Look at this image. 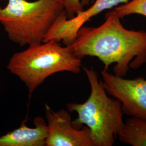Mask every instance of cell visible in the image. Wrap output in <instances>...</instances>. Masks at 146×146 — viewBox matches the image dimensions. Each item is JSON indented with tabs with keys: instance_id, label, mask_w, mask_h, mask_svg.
<instances>
[{
	"instance_id": "1",
	"label": "cell",
	"mask_w": 146,
	"mask_h": 146,
	"mask_svg": "<svg viewBox=\"0 0 146 146\" xmlns=\"http://www.w3.org/2000/svg\"><path fill=\"white\" fill-rule=\"evenodd\" d=\"M114 10L106 15L99 26H82L68 47L74 55L98 58L105 69L115 63L114 75L125 77L130 69H137L146 63V31L125 28Z\"/></svg>"
},
{
	"instance_id": "2",
	"label": "cell",
	"mask_w": 146,
	"mask_h": 146,
	"mask_svg": "<svg viewBox=\"0 0 146 146\" xmlns=\"http://www.w3.org/2000/svg\"><path fill=\"white\" fill-rule=\"evenodd\" d=\"M82 68L90 86V94L83 104H67L69 112L78 115L72 125L77 128L87 126L95 146H112L124 124L122 104L119 100L108 96L93 68Z\"/></svg>"
},
{
	"instance_id": "3",
	"label": "cell",
	"mask_w": 146,
	"mask_h": 146,
	"mask_svg": "<svg viewBox=\"0 0 146 146\" xmlns=\"http://www.w3.org/2000/svg\"><path fill=\"white\" fill-rule=\"evenodd\" d=\"M82 60L76 57L68 46L49 40L29 45L25 50L14 53L7 68L26 86L29 98L48 77L55 73L81 71Z\"/></svg>"
},
{
	"instance_id": "4",
	"label": "cell",
	"mask_w": 146,
	"mask_h": 146,
	"mask_svg": "<svg viewBox=\"0 0 146 146\" xmlns=\"http://www.w3.org/2000/svg\"><path fill=\"white\" fill-rule=\"evenodd\" d=\"M0 7V23L9 40L24 46L43 42L58 19L66 13L61 0H8Z\"/></svg>"
},
{
	"instance_id": "5",
	"label": "cell",
	"mask_w": 146,
	"mask_h": 146,
	"mask_svg": "<svg viewBox=\"0 0 146 146\" xmlns=\"http://www.w3.org/2000/svg\"><path fill=\"white\" fill-rule=\"evenodd\" d=\"M102 84L107 93L119 100L123 113L146 119V79H126L101 71Z\"/></svg>"
},
{
	"instance_id": "6",
	"label": "cell",
	"mask_w": 146,
	"mask_h": 146,
	"mask_svg": "<svg viewBox=\"0 0 146 146\" xmlns=\"http://www.w3.org/2000/svg\"><path fill=\"white\" fill-rule=\"evenodd\" d=\"M47 137L46 146H95L90 131L87 126L77 128L72 125L69 111H53L45 104Z\"/></svg>"
},
{
	"instance_id": "7",
	"label": "cell",
	"mask_w": 146,
	"mask_h": 146,
	"mask_svg": "<svg viewBox=\"0 0 146 146\" xmlns=\"http://www.w3.org/2000/svg\"><path fill=\"white\" fill-rule=\"evenodd\" d=\"M131 0H95L94 4L87 10H84L76 16L68 19L66 13L61 16L50 30L43 42L49 40L62 41L66 46H69L76 36L80 28L103 11L110 9L121 3H125Z\"/></svg>"
},
{
	"instance_id": "8",
	"label": "cell",
	"mask_w": 146,
	"mask_h": 146,
	"mask_svg": "<svg viewBox=\"0 0 146 146\" xmlns=\"http://www.w3.org/2000/svg\"><path fill=\"white\" fill-rule=\"evenodd\" d=\"M34 128L26 124V120L20 126L0 136V146H45L47 137V125L42 117L34 120Z\"/></svg>"
},
{
	"instance_id": "9",
	"label": "cell",
	"mask_w": 146,
	"mask_h": 146,
	"mask_svg": "<svg viewBox=\"0 0 146 146\" xmlns=\"http://www.w3.org/2000/svg\"><path fill=\"white\" fill-rule=\"evenodd\" d=\"M117 136L120 141L133 146H146V119L132 116L128 119Z\"/></svg>"
},
{
	"instance_id": "10",
	"label": "cell",
	"mask_w": 146,
	"mask_h": 146,
	"mask_svg": "<svg viewBox=\"0 0 146 146\" xmlns=\"http://www.w3.org/2000/svg\"><path fill=\"white\" fill-rule=\"evenodd\" d=\"M114 11L121 18L131 14H140L146 17V0H131L115 8Z\"/></svg>"
},
{
	"instance_id": "11",
	"label": "cell",
	"mask_w": 146,
	"mask_h": 146,
	"mask_svg": "<svg viewBox=\"0 0 146 146\" xmlns=\"http://www.w3.org/2000/svg\"><path fill=\"white\" fill-rule=\"evenodd\" d=\"M64 5L67 16L73 17L84 11L81 0H61ZM71 18V17H70Z\"/></svg>"
},
{
	"instance_id": "12",
	"label": "cell",
	"mask_w": 146,
	"mask_h": 146,
	"mask_svg": "<svg viewBox=\"0 0 146 146\" xmlns=\"http://www.w3.org/2000/svg\"><path fill=\"white\" fill-rule=\"evenodd\" d=\"M93 0H81V4L83 7L85 5H88Z\"/></svg>"
},
{
	"instance_id": "13",
	"label": "cell",
	"mask_w": 146,
	"mask_h": 146,
	"mask_svg": "<svg viewBox=\"0 0 146 146\" xmlns=\"http://www.w3.org/2000/svg\"><path fill=\"white\" fill-rule=\"evenodd\" d=\"M5 1V0H0V1Z\"/></svg>"
}]
</instances>
